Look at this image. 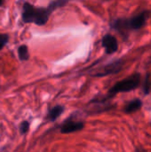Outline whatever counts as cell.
Wrapping results in <instances>:
<instances>
[{"mask_svg": "<svg viewBox=\"0 0 151 152\" xmlns=\"http://www.w3.org/2000/svg\"><path fill=\"white\" fill-rule=\"evenodd\" d=\"M4 4V0H0V6H2Z\"/></svg>", "mask_w": 151, "mask_h": 152, "instance_id": "obj_13", "label": "cell"}, {"mask_svg": "<svg viewBox=\"0 0 151 152\" xmlns=\"http://www.w3.org/2000/svg\"><path fill=\"white\" fill-rule=\"evenodd\" d=\"M140 82H141V75L138 73L133 74L117 82L115 86H113L111 89L109 91V94L106 99H109L119 93H127V92L135 90L140 86Z\"/></svg>", "mask_w": 151, "mask_h": 152, "instance_id": "obj_2", "label": "cell"}, {"mask_svg": "<svg viewBox=\"0 0 151 152\" xmlns=\"http://www.w3.org/2000/svg\"><path fill=\"white\" fill-rule=\"evenodd\" d=\"M142 101L139 100V99H134V100L129 102L125 105L124 110H125V113L130 114V113H133V112L138 111V110L142 108Z\"/></svg>", "mask_w": 151, "mask_h": 152, "instance_id": "obj_7", "label": "cell"}, {"mask_svg": "<svg viewBox=\"0 0 151 152\" xmlns=\"http://www.w3.org/2000/svg\"><path fill=\"white\" fill-rule=\"evenodd\" d=\"M147 18H148V12H143L131 19L116 20L113 24V27L117 29H120V28L139 29L146 23Z\"/></svg>", "mask_w": 151, "mask_h": 152, "instance_id": "obj_3", "label": "cell"}, {"mask_svg": "<svg viewBox=\"0 0 151 152\" xmlns=\"http://www.w3.org/2000/svg\"><path fill=\"white\" fill-rule=\"evenodd\" d=\"M102 46L105 48L107 53L109 54L114 53L115 52L117 51L118 48L117 40L115 37L111 35H106L102 38Z\"/></svg>", "mask_w": 151, "mask_h": 152, "instance_id": "obj_6", "label": "cell"}, {"mask_svg": "<svg viewBox=\"0 0 151 152\" xmlns=\"http://www.w3.org/2000/svg\"><path fill=\"white\" fill-rule=\"evenodd\" d=\"M7 41H8V36L4 34H1L0 35V50L5 45Z\"/></svg>", "mask_w": 151, "mask_h": 152, "instance_id": "obj_12", "label": "cell"}, {"mask_svg": "<svg viewBox=\"0 0 151 152\" xmlns=\"http://www.w3.org/2000/svg\"><path fill=\"white\" fill-rule=\"evenodd\" d=\"M64 112V107L61 106V105H57V106H54L53 108H52L49 112H48V115H47V118L50 121L53 122L55 121L62 113Z\"/></svg>", "mask_w": 151, "mask_h": 152, "instance_id": "obj_8", "label": "cell"}, {"mask_svg": "<svg viewBox=\"0 0 151 152\" xmlns=\"http://www.w3.org/2000/svg\"><path fill=\"white\" fill-rule=\"evenodd\" d=\"M51 12L47 8H36L28 3L23 4L22 20L26 23H35L36 25H44L50 16Z\"/></svg>", "mask_w": 151, "mask_h": 152, "instance_id": "obj_1", "label": "cell"}, {"mask_svg": "<svg viewBox=\"0 0 151 152\" xmlns=\"http://www.w3.org/2000/svg\"><path fill=\"white\" fill-rule=\"evenodd\" d=\"M84 127H85V124L82 121H76L71 116L61 126V133L65 134H71L77 131H80Z\"/></svg>", "mask_w": 151, "mask_h": 152, "instance_id": "obj_4", "label": "cell"}, {"mask_svg": "<svg viewBox=\"0 0 151 152\" xmlns=\"http://www.w3.org/2000/svg\"><path fill=\"white\" fill-rule=\"evenodd\" d=\"M18 54H19V58L20 61H27L29 58V54H28V50L27 45H22L19 47L18 49Z\"/></svg>", "mask_w": 151, "mask_h": 152, "instance_id": "obj_10", "label": "cell"}, {"mask_svg": "<svg viewBox=\"0 0 151 152\" xmlns=\"http://www.w3.org/2000/svg\"><path fill=\"white\" fill-rule=\"evenodd\" d=\"M122 69V62L120 61L112 62L109 65H106L105 67H103L99 72L93 74L94 77H104V76H108L110 74H116L117 72H119Z\"/></svg>", "mask_w": 151, "mask_h": 152, "instance_id": "obj_5", "label": "cell"}, {"mask_svg": "<svg viewBox=\"0 0 151 152\" xmlns=\"http://www.w3.org/2000/svg\"><path fill=\"white\" fill-rule=\"evenodd\" d=\"M136 152H139V151H136Z\"/></svg>", "mask_w": 151, "mask_h": 152, "instance_id": "obj_14", "label": "cell"}, {"mask_svg": "<svg viewBox=\"0 0 151 152\" xmlns=\"http://www.w3.org/2000/svg\"><path fill=\"white\" fill-rule=\"evenodd\" d=\"M29 129V123L28 121H23L20 125V132L21 134H26Z\"/></svg>", "mask_w": 151, "mask_h": 152, "instance_id": "obj_11", "label": "cell"}, {"mask_svg": "<svg viewBox=\"0 0 151 152\" xmlns=\"http://www.w3.org/2000/svg\"><path fill=\"white\" fill-rule=\"evenodd\" d=\"M69 1H70V0H54V1H53V2L49 4V6L47 7V9H48V11H49L50 12H52L53 11L56 10L57 8H60V7H61V6H64V5H65L66 4H68Z\"/></svg>", "mask_w": 151, "mask_h": 152, "instance_id": "obj_9", "label": "cell"}]
</instances>
